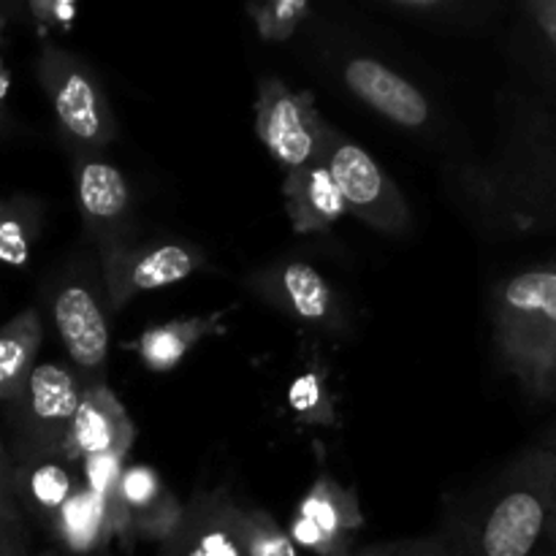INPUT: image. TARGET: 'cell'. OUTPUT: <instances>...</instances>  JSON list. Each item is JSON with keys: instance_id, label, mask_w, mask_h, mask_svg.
Segmentation results:
<instances>
[{"instance_id": "14", "label": "cell", "mask_w": 556, "mask_h": 556, "mask_svg": "<svg viewBox=\"0 0 556 556\" xmlns=\"http://www.w3.org/2000/svg\"><path fill=\"white\" fill-rule=\"evenodd\" d=\"M76 206L98 248L125 237L130 215V188L125 174L98 152H74Z\"/></svg>"}, {"instance_id": "12", "label": "cell", "mask_w": 556, "mask_h": 556, "mask_svg": "<svg viewBox=\"0 0 556 556\" xmlns=\"http://www.w3.org/2000/svg\"><path fill=\"white\" fill-rule=\"evenodd\" d=\"M157 556H248L244 508L223 489L195 494L174 535L157 546Z\"/></svg>"}, {"instance_id": "22", "label": "cell", "mask_w": 556, "mask_h": 556, "mask_svg": "<svg viewBox=\"0 0 556 556\" xmlns=\"http://www.w3.org/2000/svg\"><path fill=\"white\" fill-rule=\"evenodd\" d=\"M41 204L30 195L0 199V264H27L41 233Z\"/></svg>"}, {"instance_id": "30", "label": "cell", "mask_w": 556, "mask_h": 556, "mask_svg": "<svg viewBox=\"0 0 556 556\" xmlns=\"http://www.w3.org/2000/svg\"><path fill=\"white\" fill-rule=\"evenodd\" d=\"M27 14L33 16V22L41 27H58V30H68L74 25L76 14V3L71 0H33V3L25 5Z\"/></svg>"}, {"instance_id": "1", "label": "cell", "mask_w": 556, "mask_h": 556, "mask_svg": "<svg viewBox=\"0 0 556 556\" xmlns=\"http://www.w3.org/2000/svg\"><path fill=\"white\" fill-rule=\"evenodd\" d=\"M478 217L500 233H556V103L508 92L492 161L470 177Z\"/></svg>"}, {"instance_id": "5", "label": "cell", "mask_w": 556, "mask_h": 556, "mask_svg": "<svg viewBox=\"0 0 556 556\" xmlns=\"http://www.w3.org/2000/svg\"><path fill=\"white\" fill-rule=\"evenodd\" d=\"M36 76L52 103L60 130L76 152H101L117 136L106 90L85 60L63 47L43 43Z\"/></svg>"}, {"instance_id": "37", "label": "cell", "mask_w": 556, "mask_h": 556, "mask_svg": "<svg viewBox=\"0 0 556 556\" xmlns=\"http://www.w3.org/2000/svg\"><path fill=\"white\" fill-rule=\"evenodd\" d=\"M0 456H9V448H5V443H3V438H0Z\"/></svg>"}, {"instance_id": "6", "label": "cell", "mask_w": 556, "mask_h": 556, "mask_svg": "<svg viewBox=\"0 0 556 556\" xmlns=\"http://www.w3.org/2000/svg\"><path fill=\"white\" fill-rule=\"evenodd\" d=\"M318 157L329 168L348 215L380 233H405L410 228V206L394 179L372 161L364 147L353 144L331 123H320Z\"/></svg>"}, {"instance_id": "32", "label": "cell", "mask_w": 556, "mask_h": 556, "mask_svg": "<svg viewBox=\"0 0 556 556\" xmlns=\"http://www.w3.org/2000/svg\"><path fill=\"white\" fill-rule=\"evenodd\" d=\"M9 87H11L9 68H5V63H3V60H0V106H3L5 96H9Z\"/></svg>"}, {"instance_id": "16", "label": "cell", "mask_w": 556, "mask_h": 556, "mask_svg": "<svg viewBox=\"0 0 556 556\" xmlns=\"http://www.w3.org/2000/svg\"><path fill=\"white\" fill-rule=\"evenodd\" d=\"M282 199L296 233H324L348 215L345 201L320 157L286 174Z\"/></svg>"}, {"instance_id": "33", "label": "cell", "mask_w": 556, "mask_h": 556, "mask_svg": "<svg viewBox=\"0 0 556 556\" xmlns=\"http://www.w3.org/2000/svg\"><path fill=\"white\" fill-rule=\"evenodd\" d=\"M9 25V14H5V5H0V30Z\"/></svg>"}, {"instance_id": "4", "label": "cell", "mask_w": 556, "mask_h": 556, "mask_svg": "<svg viewBox=\"0 0 556 556\" xmlns=\"http://www.w3.org/2000/svg\"><path fill=\"white\" fill-rule=\"evenodd\" d=\"M81 400V380L63 364H36L20 394L5 402L11 462L63 456L74 413Z\"/></svg>"}, {"instance_id": "29", "label": "cell", "mask_w": 556, "mask_h": 556, "mask_svg": "<svg viewBox=\"0 0 556 556\" xmlns=\"http://www.w3.org/2000/svg\"><path fill=\"white\" fill-rule=\"evenodd\" d=\"M353 556H451L445 548L443 538L434 535L424 538H402V541H386L372 543V546L356 548Z\"/></svg>"}, {"instance_id": "38", "label": "cell", "mask_w": 556, "mask_h": 556, "mask_svg": "<svg viewBox=\"0 0 556 556\" xmlns=\"http://www.w3.org/2000/svg\"><path fill=\"white\" fill-rule=\"evenodd\" d=\"M0 556H5V554H3V552H0Z\"/></svg>"}, {"instance_id": "2", "label": "cell", "mask_w": 556, "mask_h": 556, "mask_svg": "<svg viewBox=\"0 0 556 556\" xmlns=\"http://www.w3.org/2000/svg\"><path fill=\"white\" fill-rule=\"evenodd\" d=\"M554 492L556 456L541 440L456 500L438 535L451 556H538L552 535Z\"/></svg>"}, {"instance_id": "20", "label": "cell", "mask_w": 556, "mask_h": 556, "mask_svg": "<svg viewBox=\"0 0 556 556\" xmlns=\"http://www.w3.org/2000/svg\"><path fill=\"white\" fill-rule=\"evenodd\" d=\"M43 326L36 307L22 309L0 329V405L14 400L36 367Z\"/></svg>"}, {"instance_id": "31", "label": "cell", "mask_w": 556, "mask_h": 556, "mask_svg": "<svg viewBox=\"0 0 556 556\" xmlns=\"http://www.w3.org/2000/svg\"><path fill=\"white\" fill-rule=\"evenodd\" d=\"M543 443L552 448V454L556 456V424L552 429L546 432V438H543ZM548 546L556 548V492H554V519H552V535H548Z\"/></svg>"}, {"instance_id": "9", "label": "cell", "mask_w": 556, "mask_h": 556, "mask_svg": "<svg viewBox=\"0 0 556 556\" xmlns=\"http://www.w3.org/2000/svg\"><path fill=\"white\" fill-rule=\"evenodd\" d=\"M364 525L358 494L331 476H320L299 500L286 532L293 546L315 556H353V538Z\"/></svg>"}, {"instance_id": "25", "label": "cell", "mask_w": 556, "mask_h": 556, "mask_svg": "<svg viewBox=\"0 0 556 556\" xmlns=\"http://www.w3.org/2000/svg\"><path fill=\"white\" fill-rule=\"evenodd\" d=\"M307 14L309 5L304 0H275V3L255 5L253 22L264 41L280 43L293 38V33L299 30Z\"/></svg>"}, {"instance_id": "11", "label": "cell", "mask_w": 556, "mask_h": 556, "mask_svg": "<svg viewBox=\"0 0 556 556\" xmlns=\"http://www.w3.org/2000/svg\"><path fill=\"white\" fill-rule=\"evenodd\" d=\"M52 318L81 386L103 383L109 358V320L87 282H68L52 299Z\"/></svg>"}, {"instance_id": "8", "label": "cell", "mask_w": 556, "mask_h": 556, "mask_svg": "<svg viewBox=\"0 0 556 556\" xmlns=\"http://www.w3.org/2000/svg\"><path fill=\"white\" fill-rule=\"evenodd\" d=\"M320 123L309 92L291 90L282 79H264L255 101V134L288 172L318 157Z\"/></svg>"}, {"instance_id": "13", "label": "cell", "mask_w": 556, "mask_h": 556, "mask_svg": "<svg viewBox=\"0 0 556 556\" xmlns=\"http://www.w3.org/2000/svg\"><path fill=\"white\" fill-rule=\"evenodd\" d=\"M136 440V427L123 402L106 383L81 386V400L74 413L63 459L79 467L90 456H128Z\"/></svg>"}, {"instance_id": "15", "label": "cell", "mask_w": 556, "mask_h": 556, "mask_svg": "<svg viewBox=\"0 0 556 556\" xmlns=\"http://www.w3.org/2000/svg\"><path fill=\"white\" fill-rule=\"evenodd\" d=\"M342 81L358 101L367 103L369 109L383 114L400 128H424L432 117V106L424 98V92L380 60H348L342 65Z\"/></svg>"}, {"instance_id": "24", "label": "cell", "mask_w": 556, "mask_h": 556, "mask_svg": "<svg viewBox=\"0 0 556 556\" xmlns=\"http://www.w3.org/2000/svg\"><path fill=\"white\" fill-rule=\"evenodd\" d=\"M11 456H0V552L5 556L27 554V527L11 483Z\"/></svg>"}, {"instance_id": "36", "label": "cell", "mask_w": 556, "mask_h": 556, "mask_svg": "<svg viewBox=\"0 0 556 556\" xmlns=\"http://www.w3.org/2000/svg\"><path fill=\"white\" fill-rule=\"evenodd\" d=\"M538 556H556V548H552V546H546V548H543V552H541V554H538Z\"/></svg>"}, {"instance_id": "27", "label": "cell", "mask_w": 556, "mask_h": 556, "mask_svg": "<svg viewBox=\"0 0 556 556\" xmlns=\"http://www.w3.org/2000/svg\"><path fill=\"white\" fill-rule=\"evenodd\" d=\"M185 516V503L174 492L163 494L161 503L155 508L147 510L144 516L134 521V541H147V543H166L174 535V530L179 527Z\"/></svg>"}, {"instance_id": "21", "label": "cell", "mask_w": 556, "mask_h": 556, "mask_svg": "<svg viewBox=\"0 0 556 556\" xmlns=\"http://www.w3.org/2000/svg\"><path fill=\"white\" fill-rule=\"evenodd\" d=\"M212 329H215V318L168 320V324L141 331L130 348H134V353L147 369L172 372Z\"/></svg>"}, {"instance_id": "28", "label": "cell", "mask_w": 556, "mask_h": 556, "mask_svg": "<svg viewBox=\"0 0 556 556\" xmlns=\"http://www.w3.org/2000/svg\"><path fill=\"white\" fill-rule=\"evenodd\" d=\"M288 400H291V407L296 410V416L302 421L329 424L334 418L331 416V396L326 394L324 380L313 372L293 380L291 391H288Z\"/></svg>"}, {"instance_id": "35", "label": "cell", "mask_w": 556, "mask_h": 556, "mask_svg": "<svg viewBox=\"0 0 556 556\" xmlns=\"http://www.w3.org/2000/svg\"><path fill=\"white\" fill-rule=\"evenodd\" d=\"M41 556H68V554H63V552H58V548H49V552H43Z\"/></svg>"}, {"instance_id": "23", "label": "cell", "mask_w": 556, "mask_h": 556, "mask_svg": "<svg viewBox=\"0 0 556 556\" xmlns=\"http://www.w3.org/2000/svg\"><path fill=\"white\" fill-rule=\"evenodd\" d=\"M244 554L248 556H299L286 527L261 508H244Z\"/></svg>"}, {"instance_id": "18", "label": "cell", "mask_w": 556, "mask_h": 556, "mask_svg": "<svg viewBox=\"0 0 556 556\" xmlns=\"http://www.w3.org/2000/svg\"><path fill=\"white\" fill-rule=\"evenodd\" d=\"M11 483L22 516L41 521L43 527L52 516L71 500V494L81 486L76 465L65 462L63 456H47V459L11 462Z\"/></svg>"}, {"instance_id": "19", "label": "cell", "mask_w": 556, "mask_h": 556, "mask_svg": "<svg viewBox=\"0 0 556 556\" xmlns=\"http://www.w3.org/2000/svg\"><path fill=\"white\" fill-rule=\"evenodd\" d=\"M54 548L68 556H101L114 541L106 500L79 486L47 525Z\"/></svg>"}, {"instance_id": "10", "label": "cell", "mask_w": 556, "mask_h": 556, "mask_svg": "<svg viewBox=\"0 0 556 556\" xmlns=\"http://www.w3.org/2000/svg\"><path fill=\"white\" fill-rule=\"evenodd\" d=\"M250 288L296 324L324 331L345 329V304L307 261H275L250 277Z\"/></svg>"}, {"instance_id": "26", "label": "cell", "mask_w": 556, "mask_h": 556, "mask_svg": "<svg viewBox=\"0 0 556 556\" xmlns=\"http://www.w3.org/2000/svg\"><path fill=\"white\" fill-rule=\"evenodd\" d=\"M81 486L90 489L92 494L106 500L109 516H112V527L117 521V483L125 470V456L106 454V456H90L81 462Z\"/></svg>"}, {"instance_id": "7", "label": "cell", "mask_w": 556, "mask_h": 556, "mask_svg": "<svg viewBox=\"0 0 556 556\" xmlns=\"http://www.w3.org/2000/svg\"><path fill=\"white\" fill-rule=\"evenodd\" d=\"M101 266L109 307L119 309L141 293L190 277L204 266V253L188 242H130L119 237L101 244Z\"/></svg>"}, {"instance_id": "3", "label": "cell", "mask_w": 556, "mask_h": 556, "mask_svg": "<svg viewBox=\"0 0 556 556\" xmlns=\"http://www.w3.org/2000/svg\"><path fill=\"white\" fill-rule=\"evenodd\" d=\"M492 334L500 364L527 396L556 400V264L532 266L492 291Z\"/></svg>"}, {"instance_id": "17", "label": "cell", "mask_w": 556, "mask_h": 556, "mask_svg": "<svg viewBox=\"0 0 556 556\" xmlns=\"http://www.w3.org/2000/svg\"><path fill=\"white\" fill-rule=\"evenodd\" d=\"M525 87L556 103V0H530L514 38Z\"/></svg>"}, {"instance_id": "34", "label": "cell", "mask_w": 556, "mask_h": 556, "mask_svg": "<svg viewBox=\"0 0 556 556\" xmlns=\"http://www.w3.org/2000/svg\"><path fill=\"white\" fill-rule=\"evenodd\" d=\"M5 128H9V117H5V114L0 112V134H5Z\"/></svg>"}]
</instances>
